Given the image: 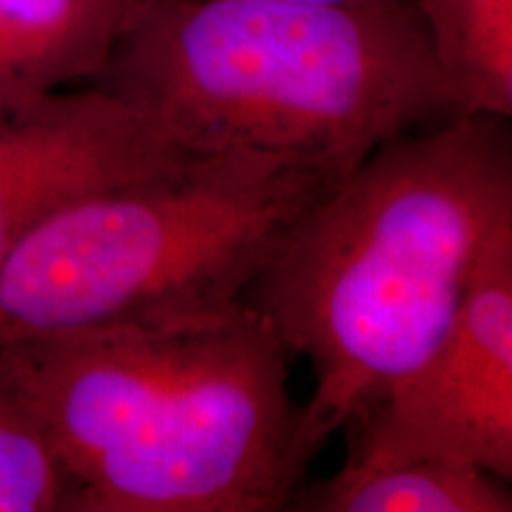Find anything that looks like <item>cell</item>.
Wrapping results in <instances>:
<instances>
[{"instance_id": "1", "label": "cell", "mask_w": 512, "mask_h": 512, "mask_svg": "<svg viewBox=\"0 0 512 512\" xmlns=\"http://www.w3.org/2000/svg\"><path fill=\"white\" fill-rule=\"evenodd\" d=\"M512 226L508 119L448 117L382 143L294 223L242 306L309 363L302 470L451 330Z\"/></svg>"}, {"instance_id": "2", "label": "cell", "mask_w": 512, "mask_h": 512, "mask_svg": "<svg viewBox=\"0 0 512 512\" xmlns=\"http://www.w3.org/2000/svg\"><path fill=\"white\" fill-rule=\"evenodd\" d=\"M290 351L266 318L0 347L72 486L67 512H278L306 472Z\"/></svg>"}, {"instance_id": "3", "label": "cell", "mask_w": 512, "mask_h": 512, "mask_svg": "<svg viewBox=\"0 0 512 512\" xmlns=\"http://www.w3.org/2000/svg\"><path fill=\"white\" fill-rule=\"evenodd\" d=\"M91 86L185 152H261L335 181L451 117L413 0H152Z\"/></svg>"}, {"instance_id": "4", "label": "cell", "mask_w": 512, "mask_h": 512, "mask_svg": "<svg viewBox=\"0 0 512 512\" xmlns=\"http://www.w3.org/2000/svg\"><path fill=\"white\" fill-rule=\"evenodd\" d=\"M335 178L261 152L190 155L43 216L0 264V347L228 320Z\"/></svg>"}, {"instance_id": "5", "label": "cell", "mask_w": 512, "mask_h": 512, "mask_svg": "<svg viewBox=\"0 0 512 512\" xmlns=\"http://www.w3.org/2000/svg\"><path fill=\"white\" fill-rule=\"evenodd\" d=\"M344 463L441 460L512 479V226L479 261L451 330L349 422Z\"/></svg>"}, {"instance_id": "6", "label": "cell", "mask_w": 512, "mask_h": 512, "mask_svg": "<svg viewBox=\"0 0 512 512\" xmlns=\"http://www.w3.org/2000/svg\"><path fill=\"white\" fill-rule=\"evenodd\" d=\"M190 155L95 86L0 95V264L62 204L152 176Z\"/></svg>"}, {"instance_id": "7", "label": "cell", "mask_w": 512, "mask_h": 512, "mask_svg": "<svg viewBox=\"0 0 512 512\" xmlns=\"http://www.w3.org/2000/svg\"><path fill=\"white\" fill-rule=\"evenodd\" d=\"M152 0H0V95L91 83Z\"/></svg>"}, {"instance_id": "8", "label": "cell", "mask_w": 512, "mask_h": 512, "mask_svg": "<svg viewBox=\"0 0 512 512\" xmlns=\"http://www.w3.org/2000/svg\"><path fill=\"white\" fill-rule=\"evenodd\" d=\"M299 512H510L508 482L472 465L406 460L387 465L344 463L320 484H302Z\"/></svg>"}, {"instance_id": "9", "label": "cell", "mask_w": 512, "mask_h": 512, "mask_svg": "<svg viewBox=\"0 0 512 512\" xmlns=\"http://www.w3.org/2000/svg\"><path fill=\"white\" fill-rule=\"evenodd\" d=\"M451 117H512V0H413Z\"/></svg>"}, {"instance_id": "10", "label": "cell", "mask_w": 512, "mask_h": 512, "mask_svg": "<svg viewBox=\"0 0 512 512\" xmlns=\"http://www.w3.org/2000/svg\"><path fill=\"white\" fill-rule=\"evenodd\" d=\"M69 496L53 446L0 375V512L67 510Z\"/></svg>"}, {"instance_id": "11", "label": "cell", "mask_w": 512, "mask_h": 512, "mask_svg": "<svg viewBox=\"0 0 512 512\" xmlns=\"http://www.w3.org/2000/svg\"><path fill=\"white\" fill-rule=\"evenodd\" d=\"M309 3H344V5H363V3H394V0H309Z\"/></svg>"}]
</instances>
